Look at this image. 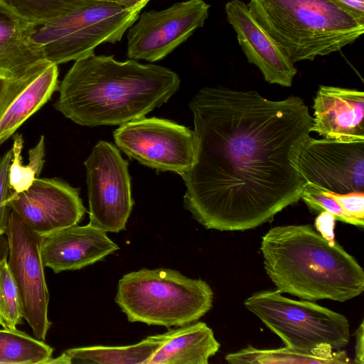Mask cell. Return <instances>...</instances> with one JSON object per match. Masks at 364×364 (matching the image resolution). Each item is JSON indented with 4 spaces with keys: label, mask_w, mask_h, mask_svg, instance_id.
<instances>
[{
    "label": "cell",
    "mask_w": 364,
    "mask_h": 364,
    "mask_svg": "<svg viewBox=\"0 0 364 364\" xmlns=\"http://www.w3.org/2000/svg\"><path fill=\"white\" fill-rule=\"evenodd\" d=\"M188 106L196 149L181 175L183 205L200 225L252 229L301 199L306 183L298 161L313 119L302 98L207 87Z\"/></svg>",
    "instance_id": "obj_1"
},
{
    "label": "cell",
    "mask_w": 364,
    "mask_h": 364,
    "mask_svg": "<svg viewBox=\"0 0 364 364\" xmlns=\"http://www.w3.org/2000/svg\"><path fill=\"white\" fill-rule=\"evenodd\" d=\"M180 82L175 72L161 65L92 54L75 60L54 107L82 126L121 125L166 103Z\"/></svg>",
    "instance_id": "obj_2"
},
{
    "label": "cell",
    "mask_w": 364,
    "mask_h": 364,
    "mask_svg": "<svg viewBox=\"0 0 364 364\" xmlns=\"http://www.w3.org/2000/svg\"><path fill=\"white\" fill-rule=\"evenodd\" d=\"M260 250L266 273L281 294L344 302L364 290V272L356 259L310 224L271 228Z\"/></svg>",
    "instance_id": "obj_3"
},
{
    "label": "cell",
    "mask_w": 364,
    "mask_h": 364,
    "mask_svg": "<svg viewBox=\"0 0 364 364\" xmlns=\"http://www.w3.org/2000/svg\"><path fill=\"white\" fill-rule=\"evenodd\" d=\"M247 5L293 63L338 51L364 31V21L336 0H249Z\"/></svg>",
    "instance_id": "obj_4"
},
{
    "label": "cell",
    "mask_w": 364,
    "mask_h": 364,
    "mask_svg": "<svg viewBox=\"0 0 364 364\" xmlns=\"http://www.w3.org/2000/svg\"><path fill=\"white\" fill-rule=\"evenodd\" d=\"M213 300L205 281L163 267L124 274L115 296L129 321L167 328L198 321L210 310Z\"/></svg>",
    "instance_id": "obj_5"
},
{
    "label": "cell",
    "mask_w": 364,
    "mask_h": 364,
    "mask_svg": "<svg viewBox=\"0 0 364 364\" xmlns=\"http://www.w3.org/2000/svg\"><path fill=\"white\" fill-rule=\"evenodd\" d=\"M245 307L283 341L285 347L348 363L345 350L349 323L343 314L308 300H294L277 290L260 291L244 301Z\"/></svg>",
    "instance_id": "obj_6"
},
{
    "label": "cell",
    "mask_w": 364,
    "mask_h": 364,
    "mask_svg": "<svg viewBox=\"0 0 364 364\" xmlns=\"http://www.w3.org/2000/svg\"><path fill=\"white\" fill-rule=\"evenodd\" d=\"M140 11L100 0H86L75 9L33 25L29 38L50 63L58 65L94 54L102 43H115Z\"/></svg>",
    "instance_id": "obj_7"
},
{
    "label": "cell",
    "mask_w": 364,
    "mask_h": 364,
    "mask_svg": "<svg viewBox=\"0 0 364 364\" xmlns=\"http://www.w3.org/2000/svg\"><path fill=\"white\" fill-rule=\"evenodd\" d=\"M113 136L129 158L157 171L181 176L194 162L193 130L168 119L143 117L121 124Z\"/></svg>",
    "instance_id": "obj_8"
},
{
    "label": "cell",
    "mask_w": 364,
    "mask_h": 364,
    "mask_svg": "<svg viewBox=\"0 0 364 364\" xmlns=\"http://www.w3.org/2000/svg\"><path fill=\"white\" fill-rule=\"evenodd\" d=\"M84 165L90 223L106 232L125 230L134 205L128 162L114 144L100 141Z\"/></svg>",
    "instance_id": "obj_9"
},
{
    "label": "cell",
    "mask_w": 364,
    "mask_h": 364,
    "mask_svg": "<svg viewBox=\"0 0 364 364\" xmlns=\"http://www.w3.org/2000/svg\"><path fill=\"white\" fill-rule=\"evenodd\" d=\"M5 234L9 247L7 262L19 294L23 318L35 338L45 341L51 325L48 317L49 292L41 254L45 237L31 230L12 210Z\"/></svg>",
    "instance_id": "obj_10"
},
{
    "label": "cell",
    "mask_w": 364,
    "mask_h": 364,
    "mask_svg": "<svg viewBox=\"0 0 364 364\" xmlns=\"http://www.w3.org/2000/svg\"><path fill=\"white\" fill-rule=\"evenodd\" d=\"M210 7L203 0H188L142 13L128 29V57L149 62L163 59L203 26Z\"/></svg>",
    "instance_id": "obj_11"
},
{
    "label": "cell",
    "mask_w": 364,
    "mask_h": 364,
    "mask_svg": "<svg viewBox=\"0 0 364 364\" xmlns=\"http://www.w3.org/2000/svg\"><path fill=\"white\" fill-rule=\"evenodd\" d=\"M306 183L336 193L364 192V140L342 141L309 136L298 161Z\"/></svg>",
    "instance_id": "obj_12"
},
{
    "label": "cell",
    "mask_w": 364,
    "mask_h": 364,
    "mask_svg": "<svg viewBox=\"0 0 364 364\" xmlns=\"http://www.w3.org/2000/svg\"><path fill=\"white\" fill-rule=\"evenodd\" d=\"M6 204L43 237L77 225L86 212L79 190L59 178H37L27 189L12 191Z\"/></svg>",
    "instance_id": "obj_13"
},
{
    "label": "cell",
    "mask_w": 364,
    "mask_h": 364,
    "mask_svg": "<svg viewBox=\"0 0 364 364\" xmlns=\"http://www.w3.org/2000/svg\"><path fill=\"white\" fill-rule=\"evenodd\" d=\"M225 9L248 62L258 68L267 82L291 87L297 72L294 63L253 18L247 5L231 0Z\"/></svg>",
    "instance_id": "obj_14"
},
{
    "label": "cell",
    "mask_w": 364,
    "mask_h": 364,
    "mask_svg": "<svg viewBox=\"0 0 364 364\" xmlns=\"http://www.w3.org/2000/svg\"><path fill=\"white\" fill-rule=\"evenodd\" d=\"M119 249L105 231L91 223L77 224L46 237L41 254L45 267L59 273L95 264Z\"/></svg>",
    "instance_id": "obj_15"
},
{
    "label": "cell",
    "mask_w": 364,
    "mask_h": 364,
    "mask_svg": "<svg viewBox=\"0 0 364 364\" xmlns=\"http://www.w3.org/2000/svg\"><path fill=\"white\" fill-rule=\"evenodd\" d=\"M311 132L342 141L364 140V92L321 85L314 99Z\"/></svg>",
    "instance_id": "obj_16"
},
{
    "label": "cell",
    "mask_w": 364,
    "mask_h": 364,
    "mask_svg": "<svg viewBox=\"0 0 364 364\" xmlns=\"http://www.w3.org/2000/svg\"><path fill=\"white\" fill-rule=\"evenodd\" d=\"M33 26L0 1V75L14 80L36 77L50 64L30 40Z\"/></svg>",
    "instance_id": "obj_17"
},
{
    "label": "cell",
    "mask_w": 364,
    "mask_h": 364,
    "mask_svg": "<svg viewBox=\"0 0 364 364\" xmlns=\"http://www.w3.org/2000/svg\"><path fill=\"white\" fill-rule=\"evenodd\" d=\"M164 343L146 364H208L220 344L204 322L186 324L164 333Z\"/></svg>",
    "instance_id": "obj_18"
},
{
    "label": "cell",
    "mask_w": 364,
    "mask_h": 364,
    "mask_svg": "<svg viewBox=\"0 0 364 364\" xmlns=\"http://www.w3.org/2000/svg\"><path fill=\"white\" fill-rule=\"evenodd\" d=\"M58 65L50 63L7 107L0 118V145L36 112L59 88Z\"/></svg>",
    "instance_id": "obj_19"
},
{
    "label": "cell",
    "mask_w": 364,
    "mask_h": 364,
    "mask_svg": "<svg viewBox=\"0 0 364 364\" xmlns=\"http://www.w3.org/2000/svg\"><path fill=\"white\" fill-rule=\"evenodd\" d=\"M165 333L149 336L140 342L121 346H92L66 350L48 363L146 364L164 343Z\"/></svg>",
    "instance_id": "obj_20"
},
{
    "label": "cell",
    "mask_w": 364,
    "mask_h": 364,
    "mask_svg": "<svg viewBox=\"0 0 364 364\" xmlns=\"http://www.w3.org/2000/svg\"><path fill=\"white\" fill-rule=\"evenodd\" d=\"M52 347L17 329H0V363L48 364Z\"/></svg>",
    "instance_id": "obj_21"
},
{
    "label": "cell",
    "mask_w": 364,
    "mask_h": 364,
    "mask_svg": "<svg viewBox=\"0 0 364 364\" xmlns=\"http://www.w3.org/2000/svg\"><path fill=\"white\" fill-rule=\"evenodd\" d=\"M225 359L232 364H341L335 358L314 353H304L287 347L259 350L248 346L237 352L226 355Z\"/></svg>",
    "instance_id": "obj_22"
},
{
    "label": "cell",
    "mask_w": 364,
    "mask_h": 364,
    "mask_svg": "<svg viewBox=\"0 0 364 364\" xmlns=\"http://www.w3.org/2000/svg\"><path fill=\"white\" fill-rule=\"evenodd\" d=\"M23 146V136L20 134L14 136L13 157L9 169V183L11 191L21 192L27 189L38 178L44 165L45 141L42 136L38 144L28 151L29 162L23 165L21 151Z\"/></svg>",
    "instance_id": "obj_23"
},
{
    "label": "cell",
    "mask_w": 364,
    "mask_h": 364,
    "mask_svg": "<svg viewBox=\"0 0 364 364\" xmlns=\"http://www.w3.org/2000/svg\"><path fill=\"white\" fill-rule=\"evenodd\" d=\"M86 0H2L19 16L38 25L75 9Z\"/></svg>",
    "instance_id": "obj_24"
},
{
    "label": "cell",
    "mask_w": 364,
    "mask_h": 364,
    "mask_svg": "<svg viewBox=\"0 0 364 364\" xmlns=\"http://www.w3.org/2000/svg\"><path fill=\"white\" fill-rule=\"evenodd\" d=\"M22 318L19 294L5 259L0 263V326L5 329H16Z\"/></svg>",
    "instance_id": "obj_25"
},
{
    "label": "cell",
    "mask_w": 364,
    "mask_h": 364,
    "mask_svg": "<svg viewBox=\"0 0 364 364\" xmlns=\"http://www.w3.org/2000/svg\"><path fill=\"white\" fill-rule=\"evenodd\" d=\"M301 199L312 213L326 210L333 215L337 220L363 227L364 221L348 215L335 199L311 184H305Z\"/></svg>",
    "instance_id": "obj_26"
},
{
    "label": "cell",
    "mask_w": 364,
    "mask_h": 364,
    "mask_svg": "<svg viewBox=\"0 0 364 364\" xmlns=\"http://www.w3.org/2000/svg\"><path fill=\"white\" fill-rule=\"evenodd\" d=\"M12 157V149H10L0 158V235L5 234L11 211L6 200L12 192L9 183V169Z\"/></svg>",
    "instance_id": "obj_27"
},
{
    "label": "cell",
    "mask_w": 364,
    "mask_h": 364,
    "mask_svg": "<svg viewBox=\"0 0 364 364\" xmlns=\"http://www.w3.org/2000/svg\"><path fill=\"white\" fill-rule=\"evenodd\" d=\"M323 191L335 199L348 215L364 221V192L341 194L328 191Z\"/></svg>",
    "instance_id": "obj_28"
},
{
    "label": "cell",
    "mask_w": 364,
    "mask_h": 364,
    "mask_svg": "<svg viewBox=\"0 0 364 364\" xmlns=\"http://www.w3.org/2000/svg\"><path fill=\"white\" fill-rule=\"evenodd\" d=\"M36 77L14 80L0 75V118L11 101Z\"/></svg>",
    "instance_id": "obj_29"
},
{
    "label": "cell",
    "mask_w": 364,
    "mask_h": 364,
    "mask_svg": "<svg viewBox=\"0 0 364 364\" xmlns=\"http://www.w3.org/2000/svg\"><path fill=\"white\" fill-rule=\"evenodd\" d=\"M336 220V219L333 215L324 210L319 213L314 223L316 231L331 244H334L336 242L333 232Z\"/></svg>",
    "instance_id": "obj_30"
},
{
    "label": "cell",
    "mask_w": 364,
    "mask_h": 364,
    "mask_svg": "<svg viewBox=\"0 0 364 364\" xmlns=\"http://www.w3.org/2000/svg\"><path fill=\"white\" fill-rule=\"evenodd\" d=\"M364 328L363 321L361 322L359 328L357 329L355 335V348L354 363L364 364Z\"/></svg>",
    "instance_id": "obj_31"
},
{
    "label": "cell",
    "mask_w": 364,
    "mask_h": 364,
    "mask_svg": "<svg viewBox=\"0 0 364 364\" xmlns=\"http://www.w3.org/2000/svg\"><path fill=\"white\" fill-rule=\"evenodd\" d=\"M112 3L125 9L140 11L149 0H100Z\"/></svg>",
    "instance_id": "obj_32"
},
{
    "label": "cell",
    "mask_w": 364,
    "mask_h": 364,
    "mask_svg": "<svg viewBox=\"0 0 364 364\" xmlns=\"http://www.w3.org/2000/svg\"><path fill=\"white\" fill-rule=\"evenodd\" d=\"M364 21V0H336Z\"/></svg>",
    "instance_id": "obj_33"
},
{
    "label": "cell",
    "mask_w": 364,
    "mask_h": 364,
    "mask_svg": "<svg viewBox=\"0 0 364 364\" xmlns=\"http://www.w3.org/2000/svg\"><path fill=\"white\" fill-rule=\"evenodd\" d=\"M9 247L6 236L0 235V263L7 259L9 256Z\"/></svg>",
    "instance_id": "obj_34"
},
{
    "label": "cell",
    "mask_w": 364,
    "mask_h": 364,
    "mask_svg": "<svg viewBox=\"0 0 364 364\" xmlns=\"http://www.w3.org/2000/svg\"><path fill=\"white\" fill-rule=\"evenodd\" d=\"M0 1H2V0H0Z\"/></svg>",
    "instance_id": "obj_35"
}]
</instances>
